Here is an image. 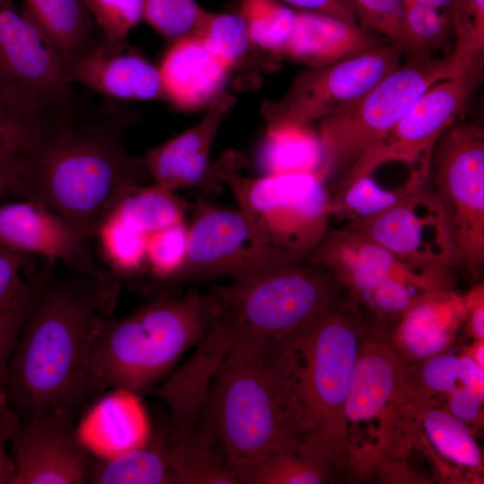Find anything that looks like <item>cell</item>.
<instances>
[{
  "mask_svg": "<svg viewBox=\"0 0 484 484\" xmlns=\"http://www.w3.org/2000/svg\"><path fill=\"white\" fill-rule=\"evenodd\" d=\"M0 245L30 255L59 261L87 272L105 270L83 239L54 211L28 200L0 205Z\"/></svg>",
  "mask_w": 484,
  "mask_h": 484,
  "instance_id": "cell-19",
  "label": "cell"
},
{
  "mask_svg": "<svg viewBox=\"0 0 484 484\" xmlns=\"http://www.w3.org/2000/svg\"><path fill=\"white\" fill-rule=\"evenodd\" d=\"M480 366L484 367V345L483 341L480 342L474 349L471 356Z\"/></svg>",
  "mask_w": 484,
  "mask_h": 484,
  "instance_id": "cell-53",
  "label": "cell"
},
{
  "mask_svg": "<svg viewBox=\"0 0 484 484\" xmlns=\"http://www.w3.org/2000/svg\"><path fill=\"white\" fill-rule=\"evenodd\" d=\"M140 396L113 389L83 417L77 431L91 455L112 459L148 442L152 429Z\"/></svg>",
  "mask_w": 484,
  "mask_h": 484,
  "instance_id": "cell-22",
  "label": "cell"
},
{
  "mask_svg": "<svg viewBox=\"0 0 484 484\" xmlns=\"http://www.w3.org/2000/svg\"><path fill=\"white\" fill-rule=\"evenodd\" d=\"M235 103L233 95L220 91L195 125L151 149L143 161L153 184L171 191L194 187L212 192L239 173L246 163L242 152L228 151L215 161L211 160L214 138Z\"/></svg>",
  "mask_w": 484,
  "mask_h": 484,
  "instance_id": "cell-15",
  "label": "cell"
},
{
  "mask_svg": "<svg viewBox=\"0 0 484 484\" xmlns=\"http://www.w3.org/2000/svg\"><path fill=\"white\" fill-rule=\"evenodd\" d=\"M419 422L432 446L445 459L471 469L481 466L480 449L464 421L428 403Z\"/></svg>",
  "mask_w": 484,
  "mask_h": 484,
  "instance_id": "cell-32",
  "label": "cell"
},
{
  "mask_svg": "<svg viewBox=\"0 0 484 484\" xmlns=\"http://www.w3.org/2000/svg\"><path fill=\"white\" fill-rule=\"evenodd\" d=\"M403 26L411 46L409 55L447 50L455 35L446 13L414 0H404Z\"/></svg>",
  "mask_w": 484,
  "mask_h": 484,
  "instance_id": "cell-37",
  "label": "cell"
},
{
  "mask_svg": "<svg viewBox=\"0 0 484 484\" xmlns=\"http://www.w3.org/2000/svg\"><path fill=\"white\" fill-rule=\"evenodd\" d=\"M419 294L403 283L385 279L360 301L381 319L386 316L401 318Z\"/></svg>",
  "mask_w": 484,
  "mask_h": 484,
  "instance_id": "cell-44",
  "label": "cell"
},
{
  "mask_svg": "<svg viewBox=\"0 0 484 484\" xmlns=\"http://www.w3.org/2000/svg\"><path fill=\"white\" fill-rule=\"evenodd\" d=\"M194 37L235 71L236 87L240 91L257 88L262 73L278 68L281 60L256 47L239 12L208 11Z\"/></svg>",
  "mask_w": 484,
  "mask_h": 484,
  "instance_id": "cell-26",
  "label": "cell"
},
{
  "mask_svg": "<svg viewBox=\"0 0 484 484\" xmlns=\"http://www.w3.org/2000/svg\"><path fill=\"white\" fill-rule=\"evenodd\" d=\"M171 428L151 431L142 447L112 459L91 455L86 483L176 484L170 458Z\"/></svg>",
  "mask_w": 484,
  "mask_h": 484,
  "instance_id": "cell-28",
  "label": "cell"
},
{
  "mask_svg": "<svg viewBox=\"0 0 484 484\" xmlns=\"http://www.w3.org/2000/svg\"><path fill=\"white\" fill-rule=\"evenodd\" d=\"M298 11L324 13L350 24H358L348 0H278Z\"/></svg>",
  "mask_w": 484,
  "mask_h": 484,
  "instance_id": "cell-49",
  "label": "cell"
},
{
  "mask_svg": "<svg viewBox=\"0 0 484 484\" xmlns=\"http://www.w3.org/2000/svg\"><path fill=\"white\" fill-rule=\"evenodd\" d=\"M328 475L300 453L270 456L242 478L249 484H319L329 480Z\"/></svg>",
  "mask_w": 484,
  "mask_h": 484,
  "instance_id": "cell-39",
  "label": "cell"
},
{
  "mask_svg": "<svg viewBox=\"0 0 484 484\" xmlns=\"http://www.w3.org/2000/svg\"><path fill=\"white\" fill-rule=\"evenodd\" d=\"M26 167L23 140L9 141L0 146V199L17 186Z\"/></svg>",
  "mask_w": 484,
  "mask_h": 484,
  "instance_id": "cell-47",
  "label": "cell"
},
{
  "mask_svg": "<svg viewBox=\"0 0 484 484\" xmlns=\"http://www.w3.org/2000/svg\"><path fill=\"white\" fill-rule=\"evenodd\" d=\"M406 370L393 347L376 339L360 346L345 405L350 424L380 423L398 391Z\"/></svg>",
  "mask_w": 484,
  "mask_h": 484,
  "instance_id": "cell-23",
  "label": "cell"
},
{
  "mask_svg": "<svg viewBox=\"0 0 484 484\" xmlns=\"http://www.w3.org/2000/svg\"><path fill=\"white\" fill-rule=\"evenodd\" d=\"M380 319L350 293L266 350L301 411L307 433L301 454L330 478L351 457L346 401L361 343Z\"/></svg>",
  "mask_w": 484,
  "mask_h": 484,
  "instance_id": "cell-3",
  "label": "cell"
},
{
  "mask_svg": "<svg viewBox=\"0 0 484 484\" xmlns=\"http://www.w3.org/2000/svg\"><path fill=\"white\" fill-rule=\"evenodd\" d=\"M189 206L175 191L156 184L142 185L127 193L109 213L150 236L184 220Z\"/></svg>",
  "mask_w": 484,
  "mask_h": 484,
  "instance_id": "cell-31",
  "label": "cell"
},
{
  "mask_svg": "<svg viewBox=\"0 0 484 484\" xmlns=\"http://www.w3.org/2000/svg\"><path fill=\"white\" fill-rule=\"evenodd\" d=\"M22 13L64 65L92 44L95 22L87 0H22Z\"/></svg>",
  "mask_w": 484,
  "mask_h": 484,
  "instance_id": "cell-27",
  "label": "cell"
},
{
  "mask_svg": "<svg viewBox=\"0 0 484 484\" xmlns=\"http://www.w3.org/2000/svg\"><path fill=\"white\" fill-rule=\"evenodd\" d=\"M87 4L100 33L112 40L127 39L143 20V0H87Z\"/></svg>",
  "mask_w": 484,
  "mask_h": 484,
  "instance_id": "cell-42",
  "label": "cell"
},
{
  "mask_svg": "<svg viewBox=\"0 0 484 484\" xmlns=\"http://www.w3.org/2000/svg\"><path fill=\"white\" fill-rule=\"evenodd\" d=\"M189 228L184 220L148 237L146 264L152 275L173 281L185 260Z\"/></svg>",
  "mask_w": 484,
  "mask_h": 484,
  "instance_id": "cell-41",
  "label": "cell"
},
{
  "mask_svg": "<svg viewBox=\"0 0 484 484\" xmlns=\"http://www.w3.org/2000/svg\"><path fill=\"white\" fill-rule=\"evenodd\" d=\"M209 293L228 317L237 341L274 347L351 293L332 272L310 260L233 278Z\"/></svg>",
  "mask_w": 484,
  "mask_h": 484,
  "instance_id": "cell-6",
  "label": "cell"
},
{
  "mask_svg": "<svg viewBox=\"0 0 484 484\" xmlns=\"http://www.w3.org/2000/svg\"><path fill=\"white\" fill-rule=\"evenodd\" d=\"M32 116L0 98V146L9 141L24 140Z\"/></svg>",
  "mask_w": 484,
  "mask_h": 484,
  "instance_id": "cell-48",
  "label": "cell"
},
{
  "mask_svg": "<svg viewBox=\"0 0 484 484\" xmlns=\"http://www.w3.org/2000/svg\"><path fill=\"white\" fill-rule=\"evenodd\" d=\"M239 13L256 47L281 59L296 9L278 0H242Z\"/></svg>",
  "mask_w": 484,
  "mask_h": 484,
  "instance_id": "cell-35",
  "label": "cell"
},
{
  "mask_svg": "<svg viewBox=\"0 0 484 484\" xmlns=\"http://www.w3.org/2000/svg\"><path fill=\"white\" fill-rule=\"evenodd\" d=\"M31 256L0 245V312L31 307L50 271L46 267L24 279Z\"/></svg>",
  "mask_w": 484,
  "mask_h": 484,
  "instance_id": "cell-36",
  "label": "cell"
},
{
  "mask_svg": "<svg viewBox=\"0 0 484 484\" xmlns=\"http://www.w3.org/2000/svg\"><path fill=\"white\" fill-rule=\"evenodd\" d=\"M402 51L387 44L328 65L308 67L278 99L262 104L268 128L308 125L359 100L402 65Z\"/></svg>",
  "mask_w": 484,
  "mask_h": 484,
  "instance_id": "cell-9",
  "label": "cell"
},
{
  "mask_svg": "<svg viewBox=\"0 0 484 484\" xmlns=\"http://www.w3.org/2000/svg\"><path fill=\"white\" fill-rule=\"evenodd\" d=\"M121 279L107 269H50L21 329L4 389L22 420L56 411L74 416L90 396L95 321L111 315Z\"/></svg>",
  "mask_w": 484,
  "mask_h": 484,
  "instance_id": "cell-2",
  "label": "cell"
},
{
  "mask_svg": "<svg viewBox=\"0 0 484 484\" xmlns=\"http://www.w3.org/2000/svg\"><path fill=\"white\" fill-rule=\"evenodd\" d=\"M139 119L124 102L95 104L76 92L39 110L23 143L25 173L11 192L54 211L89 241L116 204L151 177L125 145Z\"/></svg>",
  "mask_w": 484,
  "mask_h": 484,
  "instance_id": "cell-1",
  "label": "cell"
},
{
  "mask_svg": "<svg viewBox=\"0 0 484 484\" xmlns=\"http://www.w3.org/2000/svg\"><path fill=\"white\" fill-rule=\"evenodd\" d=\"M300 264L265 247L238 210L201 205L173 281L237 278Z\"/></svg>",
  "mask_w": 484,
  "mask_h": 484,
  "instance_id": "cell-13",
  "label": "cell"
},
{
  "mask_svg": "<svg viewBox=\"0 0 484 484\" xmlns=\"http://www.w3.org/2000/svg\"><path fill=\"white\" fill-rule=\"evenodd\" d=\"M411 377L424 393H449L457 387L464 386L463 358L436 354L424 359L417 372L409 369Z\"/></svg>",
  "mask_w": 484,
  "mask_h": 484,
  "instance_id": "cell-43",
  "label": "cell"
},
{
  "mask_svg": "<svg viewBox=\"0 0 484 484\" xmlns=\"http://www.w3.org/2000/svg\"><path fill=\"white\" fill-rule=\"evenodd\" d=\"M203 424L240 483L261 461L300 453L307 433L290 385L264 349L236 341L210 384Z\"/></svg>",
  "mask_w": 484,
  "mask_h": 484,
  "instance_id": "cell-4",
  "label": "cell"
},
{
  "mask_svg": "<svg viewBox=\"0 0 484 484\" xmlns=\"http://www.w3.org/2000/svg\"><path fill=\"white\" fill-rule=\"evenodd\" d=\"M431 169L462 266L477 279L484 266L483 130L453 123L433 149Z\"/></svg>",
  "mask_w": 484,
  "mask_h": 484,
  "instance_id": "cell-10",
  "label": "cell"
},
{
  "mask_svg": "<svg viewBox=\"0 0 484 484\" xmlns=\"http://www.w3.org/2000/svg\"><path fill=\"white\" fill-rule=\"evenodd\" d=\"M342 228L400 256L462 266L442 200L426 183L383 211L349 220Z\"/></svg>",
  "mask_w": 484,
  "mask_h": 484,
  "instance_id": "cell-14",
  "label": "cell"
},
{
  "mask_svg": "<svg viewBox=\"0 0 484 484\" xmlns=\"http://www.w3.org/2000/svg\"><path fill=\"white\" fill-rule=\"evenodd\" d=\"M148 237L116 214L109 213L94 238H97L111 271L122 277L145 269Z\"/></svg>",
  "mask_w": 484,
  "mask_h": 484,
  "instance_id": "cell-33",
  "label": "cell"
},
{
  "mask_svg": "<svg viewBox=\"0 0 484 484\" xmlns=\"http://www.w3.org/2000/svg\"><path fill=\"white\" fill-rule=\"evenodd\" d=\"M30 309L0 312V390L5 387L10 359Z\"/></svg>",
  "mask_w": 484,
  "mask_h": 484,
  "instance_id": "cell-46",
  "label": "cell"
},
{
  "mask_svg": "<svg viewBox=\"0 0 484 484\" xmlns=\"http://www.w3.org/2000/svg\"><path fill=\"white\" fill-rule=\"evenodd\" d=\"M219 308L212 294L192 290L179 298H160L124 317L99 315L90 350V395L107 389L150 393L202 340Z\"/></svg>",
  "mask_w": 484,
  "mask_h": 484,
  "instance_id": "cell-5",
  "label": "cell"
},
{
  "mask_svg": "<svg viewBox=\"0 0 484 484\" xmlns=\"http://www.w3.org/2000/svg\"><path fill=\"white\" fill-rule=\"evenodd\" d=\"M404 56L403 64L355 104L320 120L321 176L330 197L410 107L428 89L445 80L442 58Z\"/></svg>",
  "mask_w": 484,
  "mask_h": 484,
  "instance_id": "cell-7",
  "label": "cell"
},
{
  "mask_svg": "<svg viewBox=\"0 0 484 484\" xmlns=\"http://www.w3.org/2000/svg\"><path fill=\"white\" fill-rule=\"evenodd\" d=\"M308 260L320 264L350 287L367 278L390 279L418 292L447 290L452 268L400 256L358 232L329 229Z\"/></svg>",
  "mask_w": 484,
  "mask_h": 484,
  "instance_id": "cell-16",
  "label": "cell"
},
{
  "mask_svg": "<svg viewBox=\"0 0 484 484\" xmlns=\"http://www.w3.org/2000/svg\"><path fill=\"white\" fill-rule=\"evenodd\" d=\"M183 441L171 438L176 484H240L225 455L215 453L213 436L203 427Z\"/></svg>",
  "mask_w": 484,
  "mask_h": 484,
  "instance_id": "cell-30",
  "label": "cell"
},
{
  "mask_svg": "<svg viewBox=\"0 0 484 484\" xmlns=\"http://www.w3.org/2000/svg\"><path fill=\"white\" fill-rule=\"evenodd\" d=\"M466 305L451 291L420 293L402 314L395 330V342L412 359L439 354L449 344Z\"/></svg>",
  "mask_w": 484,
  "mask_h": 484,
  "instance_id": "cell-25",
  "label": "cell"
},
{
  "mask_svg": "<svg viewBox=\"0 0 484 484\" xmlns=\"http://www.w3.org/2000/svg\"><path fill=\"white\" fill-rule=\"evenodd\" d=\"M12 442V484L86 483L91 454L73 415L56 411L22 420Z\"/></svg>",
  "mask_w": 484,
  "mask_h": 484,
  "instance_id": "cell-17",
  "label": "cell"
},
{
  "mask_svg": "<svg viewBox=\"0 0 484 484\" xmlns=\"http://www.w3.org/2000/svg\"><path fill=\"white\" fill-rule=\"evenodd\" d=\"M236 341L231 323L219 310L192 359L150 391L170 408L173 440L183 441L194 434L212 377Z\"/></svg>",
  "mask_w": 484,
  "mask_h": 484,
  "instance_id": "cell-20",
  "label": "cell"
},
{
  "mask_svg": "<svg viewBox=\"0 0 484 484\" xmlns=\"http://www.w3.org/2000/svg\"><path fill=\"white\" fill-rule=\"evenodd\" d=\"M160 67L169 104L190 109L208 104L230 70L197 38L171 44Z\"/></svg>",
  "mask_w": 484,
  "mask_h": 484,
  "instance_id": "cell-24",
  "label": "cell"
},
{
  "mask_svg": "<svg viewBox=\"0 0 484 484\" xmlns=\"http://www.w3.org/2000/svg\"><path fill=\"white\" fill-rule=\"evenodd\" d=\"M356 19L399 48L403 56L411 46L403 26L404 0H348Z\"/></svg>",
  "mask_w": 484,
  "mask_h": 484,
  "instance_id": "cell-40",
  "label": "cell"
},
{
  "mask_svg": "<svg viewBox=\"0 0 484 484\" xmlns=\"http://www.w3.org/2000/svg\"><path fill=\"white\" fill-rule=\"evenodd\" d=\"M22 419L10 404L4 389L0 390V484H12L14 477L13 456L7 453L6 445L14 437Z\"/></svg>",
  "mask_w": 484,
  "mask_h": 484,
  "instance_id": "cell-45",
  "label": "cell"
},
{
  "mask_svg": "<svg viewBox=\"0 0 484 484\" xmlns=\"http://www.w3.org/2000/svg\"><path fill=\"white\" fill-rule=\"evenodd\" d=\"M259 167L263 176L290 173L321 176L323 151L319 135L307 125L267 128L259 152Z\"/></svg>",
  "mask_w": 484,
  "mask_h": 484,
  "instance_id": "cell-29",
  "label": "cell"
},
{
  "mask_svg": "<svg viewBox=\"0 0 484 484\" xmlns=\"http://www.w3.org/2000/svg\"><path fill=\"white\" fill-rule=\"evenodd\" d=\"M465 304L471 308L470 325L473 334L480 340L484 339V307L483 290L479 287L471 292Z\"/></svg>",
  "mask_w": 484,
  "mask_h": 484,
  "instance_id": "cell-51",
  "label": "cell"
},
{
  "mask_svg": "<svg viewBox=\"0 0 484 484\" xmlns=\"http://www.w3.org/2000/svg\"><path fill=\"white\" fill-rule=\"evenodd\" d=\"M63 65L13 0H0V98L32 116L75 91Z\"/></svg>",
  "mask_w": 484,
  "mask_h": 484,
  "instance_id": "cell-12",
  "label": "cell"
},
{
  "mask_svg": "<svg viewBox=\"0 0 484 484\" xmlns=\"http://www.w3.org/2000/svg\"><path fill=\"white\" fill-rule=\"evenodd\" d=\"M71 82H78L113 101L151 100L169 103L160 67L127 39L96 34L89 48L64 65Z\"/></svg>",
  "mask_w": 484,
  "mask_h": 484,
  "instance_id": "cell-18",
  "label": "cell"
},
{
  "mask_svg": "<svg viewBox=\"0 0 484 484\" xmlns=\"http://www.w3.org/2000/svg\"><path fill=\"white\" fill-rule=\"evenodd\" d=\"M425 183L419 177H411L404 186L387 190L376 183L370 174L364 175L330 197V214L343 217L347 221L369 216L383 211Z\"/></svg>",
  "mask_w": 484,
  "mask_h": 484,
  "instance_id": "cell-34",
  "label": "cell"
},
{
  "mask_svg": "<svg viewBox=\"0 0 484 484\" xmlns=\"http://www.w3.org/2000/svg\"><path fill=\"white\" fill-rule=\"evenodd\" d=\"M483 82V65L428 89L350 171L338 193L379 166L400 161L428 180L433 149Z\"/></svg>",
  "mask_w": 484,
  "mask_h": 484,
  "instance_id": "cell-11",
  "label": "cell"
},
{
  "mask_svg": "<svg viewBox=\"0 0 484 484\" xmlns=\"http://www.w3.org/2000/svg\"><path fill=\"white\" fill-rule=\"evenodd\" d=\"M207 12L195 0H143V20L170 44L194 37Z\"/></svg>",
  "mask_w": 484,
  "mask_h": 484,
  "instance_id": "cell-38",
  "label": "cell"
},
{
  "mask_svg": "<svg viewBox=\"0 0 484 484\" xmlns=\"http://www.w3.org/2000/svg\"><path fill=\"white\" fill-rule=\"evenodd\" d=\"M483 401L465 386H460L448 393V411L466 422L480 418Z\"/></svg>",
  "mask_w": 484,
  "mask_h": 484,
  "instance_id": "cell-50",
  "label": "cell"
},
{
  "mask_svg": "<svg viewBox=\"0 0 484 484\" xmlns=\"http://www.w3.org/2000/svg\"><path fill=\"white\" fill-rule=\"evenodd\" d=\"M446 13L451 18L452 23L458 16L462 0H414Z\"/></svg>",
  "mask_w": 484,
  "mask_h": 484,
  "instance_id": "cell-52",
  "label": "cell"
},
{
  "mask_svg": "<svg viewBox=\"0 0 484 484\" xmlns=\"http://www.w3.org/2000/svg\"><path fill=\"white\" fill-rule=\"evenodd\" d=\"M238 210L259 241L296 263L308 261L329 229L330 194L323 177L313 173L229 177Z\"/></svg>",
  "mask_w": 484,
  "mask_h": 484,
  "instance_id": "cell-8",
  "label": "cell"
},
{
  "mask_svg": "<svg viewBox=\"0 0 484 484\" xmlns=\"http://www.w3.org/2000/svg\"><path fill=\"white\" fill-rule=\"evenodd\" d=\"M391 44L377 32L334 17L296 10L281 58L308 67L328 65Z\"/></svg>",
  "mask_w": 484,
  "mask_h": 484,
  "instance_id": "cell-21",
  "label": "cell"
}]
</instances>
